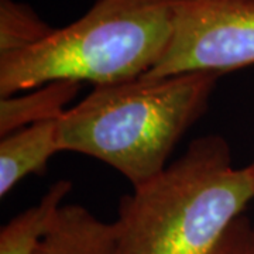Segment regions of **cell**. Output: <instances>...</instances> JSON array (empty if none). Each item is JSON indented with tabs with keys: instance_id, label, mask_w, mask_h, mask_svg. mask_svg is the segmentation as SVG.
<instances>
[{
	"instance_id": "cell-3",
	"label": "cell",
	"mask_w": 254,
	"mask_h": 254,
	"mask_svg": "<svg viewBox=\"0 0 254 254\" xmlns=\"http://www.w3.org/2000/svg\"><path fill=\"white\" fill-rule=\"evenodd\" d=\"M180 0H96L81 18L27 50L0 55V96L53 81H133L165 54Z\"/></svg>"
},
{
	"instance_id": "cell-6",
	"label": "cell",
	"mask_w": 254,
	"mask_h": 254,
	"mask_svg": "<svg viewBox=\"0 0 254 254\" xmlns=\"http://www.w3.org/2000/svg\"><path fill=\"white\" fill-rule=\"evenodd\" d=\"M37 254H116L115 227L81 205H64Z\"/></svg>"
},
{
	"instance_id": "cell-11",
	"label": "cell",
	"mask_w": 254,
	"mask_h": 254,
	"mask_svg": "<svg viewBox=\"0 0 254 254\" xmlns=\"http://www.w3.org/2000/svg\"><path fill=\"white\" fill-rule=\"evenodd\" d=\"M250 167H252V170H253V174H254V158H253V163L250 164Z\"/></svg>"
},
{
	"instance_id": "cell-10",
	"label": "cell",
	"mask_w": 254,
	"mask_h": 254,
	"mask_svg": "<svg viewBox=\"0 0 254 254\" xmlns=\"http://www.w3.org/2000/svg\"><path fill=\"white\" fill-rule=\"evenodd\" d=\"M209 254H254V225L239 216Z\"/></svg>"
},
{
	"instance_id": "cell-7",
	"label": "cell",
	"mask_w": 254,
	"mask_h": 254,
	"mask_svg": "<svg viewBox=\"0 0 254 254\" xmlns=\"http://www.w3.org/2000/svg\"><path fill=\"white\" fill-rule=\"evenodd\" d=\"M81 89V82L53 81L0 99V137L23 127L60 120Z\"/></svg>"
},
{
	"instance_id": "cell-9",
	"label": "cell",
	"mask_w": 254,
	"mask_h": 254,
	"mask_svg": "<svg viewBox=\"0 0 254 254\" xmlns=\"http://www.w3.org/2000/svg\"><path fill=\"white\" fill-rule=\"evenodd\" d=\"M54 30L31 6L14 0H0V55L27 50L41 43Z\"/></svg>"
},
{
	"instance_id": "cell-8",
	"label": "cell",
	"mask_w": 254,
	"mask_h": 254,
	"mask_svg": "<svg viewBox=\"0 0 254 254\" xmlns=\"http://www.w3.org/2000/svg\"><path fill=\"white\" fill-rule=\"evenodd\" d=\"M72 182H54L41 200L9 220L0 230V254H37L44 237L54 225Z\"/></svg>"
},
{
	"instance_id": "cell-4",
	"label": "cell",
	"mask_w": 254,
	"mask_h": 254,
	"mask_svg": "<svg viewBox=\"0 0 254 254\" xmlns=\"http://www.w3.org/2000/svg\"><path fill=\"white\" fill-rule=\"evenodd\" d=\"M254 65V0H180L171 43L141 78L222 75Z\"/></svg>"
},
{
	"instance_id": "cell-2",
	"label": "cell",
	"mask_w": 254,
	"mask_h": 254,
	"mask_svg": "<svg viewBox=\"0 0 254 254\" xmlns=\"http://www.w3.org/2000/svg\"><path fill=\"white\" fill-rule=\"evenodd\" d=\"M219 76L185 72L95 86L60 119V150L96 158L141 187L168 167L208 109Z\"/></svg>"
},
{
	"instance_id": "cell-5",
	"label": "cell",
	"mask_w": 254,
	"mask_h": 254,
	"mask_svg": "<svg viewBox=\"0 0 254 254\" xmlns=\"http://www.w3.org/2000/svg\"><path fill=\"white\" fill-rule=\"evenodd\" d=\"M58 122L27 126L1 137L0 141V196L9 195L18 182L46 170L47 163L60 153Z\"/></svg>"
},
{
	"instance_id": "cell-1",
	"label": "cell",
	"mask_w": 254,
	"mask_h": 254,
	"mask_svg": "<svg viewBox=\"0 0 254 254\" xmlns=\"http://www.w3.org/2000/svg\"><path fill=\"white\" fill-rule=\"evenodd\" d=\"M254 202L250 165L219 134L195 138L163 173L120 200L116 254H209Z\"/></svg>"
}]
</instances>
